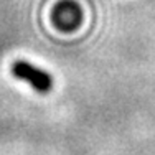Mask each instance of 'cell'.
Returning a JSON list of instances; mask_svg holds the SVG:
<instances>
[{"instance_id": "1", "label": "cell", "mask_w": 155, "mask_h": 155, "mask_svg": "<svg viewBox=\"0 0 155 155\" xmlns=\"http://www.w3.org/2000/svg\"><path fill=\"white\" fill-rule=\"evenodd\" d=\"M12 74L17 78V79H21L25 83H28L36 93L40 94H46L51 91L53 87V79L48 74L46 71L36 68V66L30 64L28 61L18 60L12 64Z\"/></svg>"}]
</instances>
